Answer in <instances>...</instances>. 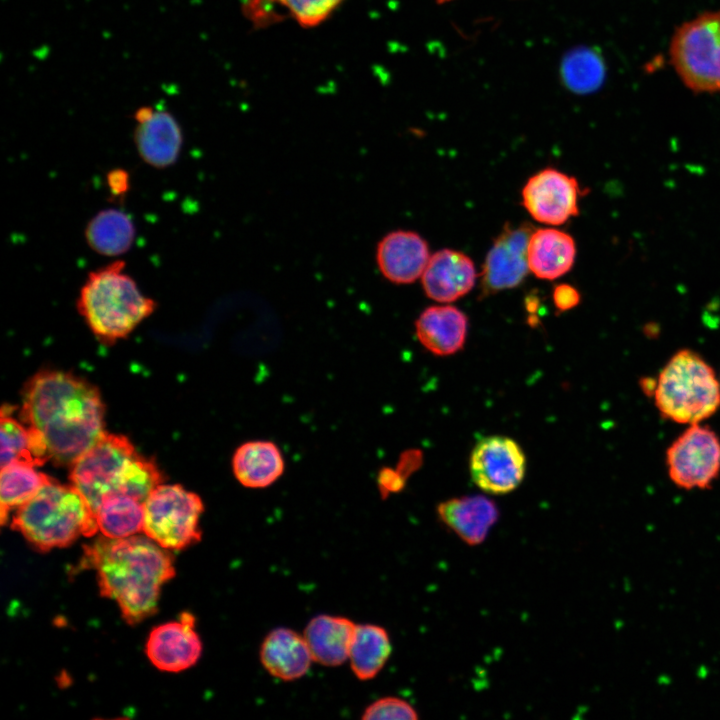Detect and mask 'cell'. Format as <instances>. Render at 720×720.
I'll return each mask as SVG.
<instances>
[{
    "mask_svg": "<svg viewBox=\"0 0 720 720\" xmlns=\"http://www.w3.org/2000/svg\"><path fill=\"white\" fill-rule=\"evenodd\" d=\"M561 72L569 89L586 94L601 86L606 69L598 53L588 48H581L568 54L562 62Z\"/></svg>",
    "mask_w": 720,
    "mask_h": 720,
    "instance_id": "obj_27",
    "label": "cell"
},
{
    "mask_svg": "<svg viewBox=\"0 0 720 720\" xmlns=\"http://www.w3.org/2000/svg\"><path fill=\"white\" fill-rule=\"evenodd\" d=\"M362 719H418L417 711L407 701L398 697H383L367 706Z\"/></svg>",
    "mask_w": 720,
    "mask_h": 720,
    "instance_id": "obj_30",
    "label": "cell"
},
{
    "mask_svg": "<svg viewBox=\"0 0 720 720\" xmlns=\"http://www.w3.org/2000/svg\"><path fill=\"white\" fill-rule=\"evenodd\" d=\"M124 269L125 262L115 260L89 272L80 289L79 312L93 333L105 341L128 335L156 306Z\"/></svg>",
    "mask_w": 720,
    "mask_h": 720,
    "instance_id": "obj_5",
    "label": "cell"
},
{
    "mask_svg": "<svg viewBox=\"0 0 720 720\" xmlns=\"http://www.w3.org/2000/svg\"><path fill=\"white\" fill-rule=\"evenodd\" d=\"M356 624L342 616L318 615L304 629L303 636L313 661L329 667L349 659Z\"/></svg>",
    "mask_w": 720,
    "mask_h": 720,
    "instance_id": "obj_21",
    "label": "cell"
},
{
    "mask_svg": "<svg viewBox=\"0 0 720 720\" xmlns=\"http://www.w3.org/2000/svg\"><path fill=\"white\" fill-rule=\"evenodd\" d=\"M98 390L62 371H41L24 389L21 418L37 459L72 465L105 432Z\"/></svg>",
    "mask_w": 720,
    "mask_h": 720,
    "instance_id": "obj_1",
    "label": "cell"
},
{
    "mask_svg": "<svg viewBox=\"0 0 720 720\" xmlns=\"http://www.w3.org/2000/svg\"><path fill=\"white\" fill-rule=\"evenodd\" d=\"M406 478L397 469L383 467L377 476L380 494L386 498L391 493H398L405 487Z\"/></svg>",
    "mask_w": 720,
    "mask_h": 720,
    "instance_id": "obj_32",
    "label": "cell"
},
{
    "mask_svg": "<svg viewBox=\"0 0 720 720\" xmlns=\"http://www.w3.org/2000/svg\"><path fill=\"white\" fill-rule=\"evenodd\" d=\"M391 652L390 638L383 627L361 624L356 626L348 660L358 679L370 680L382 670Z\"/></svg>",
    "mask_w": 720,
    "mask_h": 720,
    "instance_id": "obj_24",
    "label": "cell"
},
{
    "mask_svg": "<svg viewBox=\"0 0 720 720\" xmlns=\"http://www.w3.org/2000/svg\"><path fill=\"white\" fill-rule=\"evenodd\" d=\"M11 528L41 551L69 546L79 536L99 531L95 514L79 490L53 479L18 507Z\"/></svg>",
    "mask_w": 720,
    "mask_h": 720,
    "instance_id": "obj_4",
    "label": "cell"
},
{
    "mask_svg": "<svg viewBox=\"0 0 720 720\" xmlns=\"http://www.w3.org/2000/svg\"><path fill=\"white\" fill-rule=\"evenodd\" d=\"M202 652V644L195 631V618L184 612L178 621L155 627L146 643V654L159 670L180 672L193 666Z\"/></svg>",
    "mask_w": 720,
    "mask_h": 720,
    "instance_id": "obj_14",
    "label": "cell"
},
{
    "mask_svg": "<svg viewBox=\"0 0 720 720\" xmlns=\"http://www.w3.org/2000/svg\"><path fill=\"white\" fill-rule=\"evenodd\" d=\"M476 277L474 263L467 255L442 249L430 256L421 283L430 299L450 303L466 295L473 288Z\"/></svg>",
    "mask_w": 720,
    "mask_h": 720,
    "instance_id": "obj_16",
    "label": "cell"
},
{
    "mask_svg": "<svg viewBox=\"0 0 720 720\" xmlns=\"http://www.w3.org/2000/svg\"><path fill=\"white\" fill-rule=\"evenodd\" d=\"M233 474L246 488L262 489L274 484L284 473L285 460L276 443L251 440L242 443L232 457Z\"/></svg>",
    "mask_w": 720,
    "mask_h": 720,
    "instance_id": "obj_20",
    "label": "cell"
},
{
    "mask_svg": "<svg viewBox=\"0 0 720 720\" xmlns=\"http://www.w3.org/2000/svg\"><path fill=\"white\" fill-rule=\"evenodd\" d=\"M166 550L147 536H104L84 547L81 563L96 570L100 594L116 601L133 625L157 611L161 587L175 575Z\"/></svg>",
    "mask_w": 720,
    "mask_h": 720,
    "instance_id": "obj_2",
    "label": "cell"
},
{
    "mask_svg": "<svg viewBox=\"0 0 720 720\" xmlns=\"http://www.w3.org/2000/svg\"><path fill=\"white\" fill-rule=\"evenodd\" d=\"M24 461L40 466L27 427L2 413L1 415V467L12 462Z\"/></svg>",
    "mask_w": 720,
    "mask_h": 720,
    "instance_id": "obj_28",
    "label": "cell"
},
{
    "mask_svg": "<svg viewBox=\"0 0 720 720\" xmlns=\"http://www.w3.org/2000/svg\"><path fill=\"white\" fill-rule=\"evenodd\" d=\"M259 655L265 670L283 681L303 677L313 661L304 636L284 627L275 628L267 634Z\"/></svg>",
    "mask_w": 720,
    "mask_h": 720,
    "instance_id": "obj_18",
    "label": "cell"
},
{
    "mask_svg": "<svg viewBox=\"0 0 720 720\" xmlns=\"http://www.w3.org/2000/svg\"><path fill=\"white\" fill-rule=\"evenodd\" d=\"M415 329L418 340L428 351L447 356L463 348L468 319L454 306H431L419 315Z\"/></svg>",
    "mask_w": 720,
    "mask_h": 720,
    "instance_id": "obj_19",
    "label": "cell"
},
{
    "mask_svg": "<svg viewBox=\"0 0 720 720\" xmlns=\"http://www.w3.org/2000/svg\"><path fill=\"white\" fill-rule=\"evenodd\" d=\"M143 503L127 495L105 498L95 511L99 531L108 538H127L143 531Z\"/></svg>",
    "mask_w": 720,
    "mask_h": 720,
    "instance_id": "obj_25",
    "label": "cell"
},
{
    "mask_svg": "<svg viewBox=\"0 0 720 720\" xmlns=\"http://www.w3.org/2000/svg\"><path fill=\"white\" fill-rule=\"evenodd\" d=\"M35 465L24 462H12L1 467L0 503L1 523L5 524L8 511L21 506L31 499L52 478L35 470Z\"/></svg>",
    "mask_w": 720,
    "mask_h": 720,
    "instance_id": "obj_26",
    "label": "cell"
},
{
    "mask_svg": "<svg viewBox=\"0 0 720 720\" xmlns=\"http://www.w3.org/2000/svg\"><path fill=\"white\" fill-rule=\"evenodd\" d=\"M644 331L648 336H655L659 331V326L656 323H647L644 327Z\"/></svg>",
    "mask_w": 720,
    "mask_h": 720,
    "instance_id": "obj_37",
    "label": "cell"
},
{
    "mask_svg": "<svg viewBox=\"0 0 720 720\" xmlns=\"http://www.w3.org/2000/svg\"><path fill=\"white\" fill-rule=\"evenodd\" d=\"M581 195L583 190L574 177L547 168L528 179L522 189V204L536 221L561 225L579 214Z\"/></svg>",
    "mask_w": 720,
    "mask_h": 720,
    "instance_id": "obj_12",
    "label": "cell"
},
{
    "mask_svg": "<svg viewBox=\"0 0 720 720\" xmlns=\"http://www.w3.org/2000/svg\"><path fill=\"white\" fill-rule=\"evenodd\" d=\"M660 414L679 424H695L720 407V382L695 351L681 349L667 361L653 393Z\"/></svg>",
    "mask_w": 720,
    "mask_h": 720,
    "instance_id": "obj_6",
    "label": "cell"
},
{
    "mask_svg": "<svg viewBox=\"0 0 720 720\" xmlns=\"http://www.w3.org/2000/svg\"><path fill=\"white\" fill-rule=\"evenodd\" d=\"M135 232L134 224L126 213L108 208L90 219L85 238L89 247L98 254L119 256L132 246Z\"/></svg>",
    "mask_w": 720,
    "mask_h": 720,
    "instance_id": "obj_23",
    "label": "cell"
},
{
    "mask_svg": "<svg viewBox=\"0 0 720 720\" xmlns=\"http://www.w3.org/2000/svg\"><path fill=\"white\" fill-rule=\"evenodd\" d=\"M669 56L689 90L720 92V10L703 12L682 23L672 36Z\"/></svg>",
    "mask_w": 720,
    "mask_h": 720,
    "instance_id": "obj_7",
    "label": "cell"
},
{
    "mask_svg": "<svg viewBox=\"0 0 720 720\" xmlns=\"http://www.w3.org/2000/svg\"><path fill=\"white\" fill-rule=\"evenodd\" d=\"M436 1H437V3H439V4H444V3L451 2V1H453V0H436Z\"/></svg>",
    "mask_w": 720,
    "mask_h": 720,
    "instance_id": "obj_38",
    "label": "cell"
},
{
    "mask_svg": "<svg viewBox=\"0 0 720 720\" xmlns=\"http://www.w3.org/2000/svg\"><path fill=\"white\" fill-rule=\"evenodd\" d=\"M344 0H278L285 16L302 28H314L324 23Z\"/></svg>",
    "mask_w": 720,
    "mask_h": 720,
    "instance_id": "obj_29",
    "label": "cell"
},
{
    "mask_svg": "<svg viewBox=\"0 0 720 720\" xmlns=\"http://www.w3.org/2000/svg\"><path fill=\"white\" fill-rule=\"evenodd\" d=\"M429 258L427 242L413 231L389 232L376 247L380 273L395 284H410L421 278Z\"/></svg>",
    "mask_w": 720,
    "mask_h": 720,
    "instance_id": "obj_15",
    "label": "cell"
},
{
    "mask_svg": "<svg viewBox=\"0 0 720 720\" xmlns=\"http://www.w3.org/2000/svg\"><path fill=\"white\" fill-rule=\"evenodd\" d=\"M657 380L651 379V378H644L641 380V387L645 393H649V395H653L655 388H656Z\"/></svg>",
    "mask_w": 720,
    "mask_h": 720,
    "instance_id": "obj_36",
    "label": "cell"
},
{
    "mask_svg": "<svg viewBox=\"0 0 720 720\" xmlns=\"http://www.w3.org/2000/svg\"><path fill=\"white\" fill-rule=\"evenodd\" d=\"M422 463V454L419 450H407L399 459L397 470L407 479Z\"/></svg>",
    "mask_w": 720,
    "mask_h": 720,
    "instance_id": "obj_34",
    "label": "cell"
},
{
    "mask_svg": "<svg viewBox=\"0 0 720 720\" xmlns=\"http://www.w3.org/2000/svg\"><path fill=\"white\" fill-rule=\"evenodd\" d=\"M535 229L529 223L506 224L487 253L481 272V297L517 287L530 271L528 242Z\"/></svg>",
    "mask_w": 720,
    "mask_h": 720,
    "instance_id": "obj_11",
    "label": "cell"
},
{
    "mask_svg": "<svg viewBox=\"0 0 720 720\" xmlns=\"http://www.w3.org/2000/svg\"><path fill=\"white\" fill-rule=\"evenodd\" d=\"M437 514L464 543L475 546L487 537L499 517L494 501L482 496H462L439 503Z\"/></svg>",
    "mask_w": 720,
    "mask_h": 720,
    "instance_id": "obj_17",
    "label": "cell"
},
{
    "mask_svg": "<svg viewBox=\"0 0 720 720\" xmlns=\"http://www.w3.org/2000/svg\"><path fill=\"white\" fill-rule=\"evenodd\" d=\"M144 534L165 549L180 550L201 539V498L180 485H158L145 499Z\"/></svg>",
    "mask_w": 720,
    "mask_h": 720,
    "instance_id": "obj_8",
    "label": "cell"
},
{
    "mask_svg": "<svg viewBox=\"0 0 720 720\" xmlns=\"http://www.w3.org/2000/svg\"><path fill=\"white\" fill-rule=\"evenodd\" d=\"M70 481L92 511L113 495H127L142 502L162 482L155 463L140 455L122 435L104 432L73 464Z\"/></svg>",
    "mask_w": 720,
    "mask_h": 720,
    "instance_id": "obj_3",
    "label": "cell"
},
{
    "mask_svg": "<svg viewBox=\"0 0 720 720\" xmlns=\"http://www.w3.org/2000/svg\"><path fill=\"white\" fill-rule=\"evenodd\" d=\"M472 481L484 492L503 495L515 490L526 472V457L513 439L493 435L480 439L469 462Z\"/></svg>",
    "mask_w": 720,
    "mask_h": 720,
    "instance_id": "obj_10",
    "label": "cell"
},
{
    "mask_svg": "<svg viewBox=\"0 0 720 720\" xmlns=\"http://www.w3.org/2000/svg\"><path fill=\"white\" fill-rule=\"evenodd\" d=\"M134 120V142L141 159L155 168L172 165L183 144L182 130L173 114L141 106L135 111Z\"/></svg>",
    "mask_w": 720,
    "mask_h": 720,
    "instance_id": "obj_13",
    "label": "cell"
},
{
    "mask_svg": "<svg viewBox=\"0 0 720 720\" xmlns=\"http://www.w3.org/2000/svg\"><path fill=\"white\" fill-rule=\"evenodd\" d=\"M107 183L111 193L120 196L128 190L129 176L125 170L115 169L108 174Z\"/></svg>",
    "mask_w": 720,
    "mask_h": 720,
    "instance_id": "obj_35",
    "label": "cell"
},
{
    "mask_svg": "<svg viewBox=\"0 0 720 720\" xmlns=\"http://www.w3.org/2000/svg\"><path fill=\"white\" fill-rule=\"evenodd\" d=\"M671 481L691 490L710 488L720 474V439L708 426L691 424L666 450Z\"/></svg>",
    "mask_w": 720,
    "mask_h": 720,
    "instance_id": "obj_9",
    "label": "cell"
},
{
    "mask_svg": "<svg viewBox=\"0 0 720 720\" xmlns=\"http://www.w3.org/2000/svg\"><path fill=\"white\" fill-rule=\"evenodd\" d=\"M242 10L255 28H265L286 19L278 0H243Z\"/></svg>",
    "mask_w": 720,
    "mask_h": 720,
    "instance_id": "obj_31",
    "label": "cell"
},
{
    "mask_svg": "<svg viewBox=\"0 0 720 720\" xmlns=\"http://www.w3.org/2000/svg\"><path fill=\"white\" fill-rule=\"evenodd\" d=\"M581 299L579 291L569 284H559L553 290V302L559 311L576 307Z\"/></svg>",
    "mask_w": 720,
    "mask_h": 720,
    "instance_id": "obj_33",
    "label": "cell"
},
{
    "mask_svg": "<svg viewBox=\"0 0 720 720\" xmlns=\"http://www.w3.org/2000/svg\"><path fill=\"white\" fill-rule=\"evenodd\" d=\"M575 256V241L568 233L553 228L532 232L527 259L530 272L537 278L554 280L563 276L572 268Z\"/></svg>",
    "mask_w": 720,
    "mask_h": 720,
    "instance_id": "obj_22",
    "label": "cell"
}]
</instances>
